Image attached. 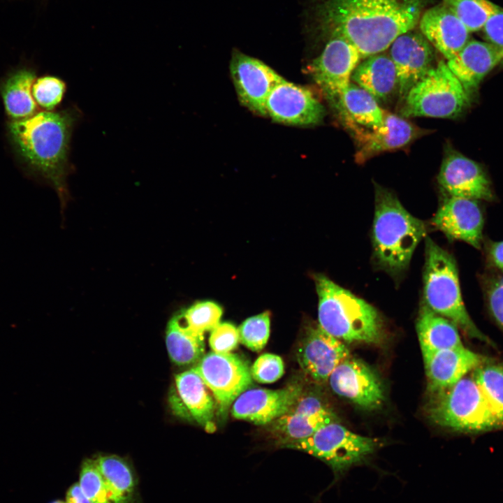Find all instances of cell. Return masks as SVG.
Segmentation results:
<instances>
[{
	"label": "cell",
	"mask_w": 503,
	"mask_h": 503,
	"mask_svg": "<svg viewBox=\"0 0 503 503\" xmlns=\"http://www.w3.org/2000/svg\"><path fill=\"white\" fill-rule=\"evenodd\" d=\"M432 0H315L307 28L328 38L342 36L362 59L389 48L401 34L414 29Z\"/></svg>",
	"instance_id": "1"
},
{
	"label": "cell",
	"mask_w": 503,
	"mask_h": 503,
	"mask_svg": "<svg viewBox=\"0 0 503 503\" xmlns=\"http://www.w3.org/2000/svg\"><path fill=\"white\" fill-rule=\"evenodd\" d=\"M78 117L73 108L38 110L6 123V136L19 165L28 175L52 187L62 205L68 196L70 142Z\"/></svg>",
	"instance_id": "2"
},
{
	"label": "cell",
	"mask_w": 503,
	"mask_h": 503,
	"mask_svg": "<svg viewBox=\"0 0 503 503\" xmlns=\"http://www.w3.org/2000/svg\"><path fill=\"white\" fill-rule=\"evenodd\" d=\"M374 188V258L380 269L397 278L407 269L417 245L425 236L426 226L391 191L377 184Z\"/></svg>",
	"instance_id": "3"
},
{
	"label": "cell",
	"mask_w": 503,
	"mask_h": 503,
	"mask_svg": "<svg viewBox=\"0 0 503 503\" xmlns=\"http://www.w3.org/2000/svg\"><path fill=\"white\" fill-rule=\"evenodd\" d=\"M319 298V325L333 337L348 342L379 344L385 335L378 310L326 276H314Z\"/></svg>",
	"instance_id": "4"
},
{
	"label": "cell",
	"mask_w": 503,
	"mask_h": 503,
	"mask_svg": "<svg viewBox=\"0 0 503 503\" xmlns=\"http://www.w3.org/2000/svg\"><path fill=\"white\" fill-rule=\"evenodd\" d=\"M425 240L424 304L451 321L469 337L494 347L493 342L476 327L465 307L454 258L430 237Z\"/></svg>",
	"instance_id": "5"
},
{
	"label": "cell",
	"mask_w": 503,
	"mask_h": 503,
	"mask_svg": "<svg viewBox=\"0 0 503 503\" xmlns=\"http://www.w3.org/2000/svg\"><path fill=\"white\" fill-rule=\"evenodd\" d=\"M425 406L435 424L463 433L502 428L473 377H464L446 389L429 393Z\"/></svg>",
	"instance_id": "6"
},
{
	"label": "cell",
	"mask_w": 503,
	"mask_h": 503,
	"mask_svg": "<svg viewBox=\"0 0 503 503\" xmlns=\"http://www.w3.org/2000/svg\"><path fill=\"white\" fill-rule=\"evenodd\" d=\"M380 446L378 439L354 433L335 421L283 448L303 451L328 465L335 477L333 486L351 468L365 463Z\"/></svg>",
	"instance_id": "7"
},
{
	"label": "cell",
	"mask_w": 503,
	"mask_h": 503,
	"mask_svg": "<svg viewBox=\"0 0 503 503\" xmlns=\"http://www.w3.org/2000/svg\"><path fill=\"white\" fill-rule=\"evenodd\" d=\"M469 102V93L442 60L409 90L401 115L404 117L453 118L462 113Z\"/></svg>",
	"instance_id": "8"
},
{
	"label": "cell",
	"mask_w": 503,
	"mask_h": 503,
	"mask_svg": "<svg viewBox=\"0 0 503 503\" xmlns=\"http://www.w3.org/2000/svg\"><path fill=\"white\" fill-rule=\"evenodd\" d=\"M211 391L217 412L225 416L229 407L252 384L249 363L235 353L210 352L192 367Z\"/></svg>",
	"instance_id": "9"
},
{
	"label": "cell",
	"mask_w": 503,
	"mask_h": 503,
	"mask_svg": "<svg viewBox=\"0 0 503 503\" xmlns=\"http://www.w3.org/2000/svg\"><path fill=\"white\" fill-rule=\"evenodd\" d=\"M326 39L323 50L307 68L326 98L335 108L362 57L357 48L346 38L336 36Z\"/></svg>",
	"instance_id": "10"
},
{
	"label": "cell",
	"mask_w": 503,
	"mask_h": 503,
	"mask_svg": "<svg viewBox=\"0 0 503 503\" xmlns=\"http://www.w3.org/2000/svg\"><path fill=\"white\" fill-rule=\"evenodd\" d=\"M229 67L241 104L256 115L267 116V99L284 78L263 61L237 49L232 52Z\"/></svg>",
	"instance_id": "11"
},
{
	"label": "cell",
	"mask_w": 503,
	"mask_h": 503,
	"mask_svg": "<svg viewBox=\"0 0 503 503\" xmlns=\"http://www.w3.org/2000/svg\"><path fill=\"white\" fill-rule=\"evenodd\" d=\"M328 381L335 393L364 409H378L385 401L379 375L360 359L347 358L333 371Z\"/></svg>",
	"instance_id": "12"
},
{
	"label": "cell",
	"mask_w": 503,
	"mask_h": 503,
	"mask_svg": "<svg viewBox=\"0 0 503 503\" xmlns=\"http://www.w3.org/2000/svg\"><path fill=\"white\" fill-rule=\"evenodd\" d=\"M267 115L272 121L294 126L321 123L325 108L308 88L284 79L270 92L265 103Z\"/></svg>",
	"instance_id": "13"
},
{
	"label": "cell",
	"mask_w": 503,
	"mask_h": 503,
	"mask_svg": "<svg viewBox=\"0 0 503 503\" xmlns=\"http://www.w3.org/2000/svg\"><path fill=\"white\" fill-rule=\"evenodd\" d=\"M337 421L336 415L318 395L302 394L289 411L270 424L276 445L305 439L328 423Z\"/></svg>",
	"instance_id": "14"
},
{
	"label": "cell",
	"mask_w": 503,
	"mask_h": 503,
	"mask_svg": "<svg viewBox=\"0 0 503 503\" xmlns=\"http://www.w3.org/2000/svg\"><path fill=\"white\" fill-rule=\"evenodd\" d=\"M396 70L399 96L404 101L409 90L432 68V45L421 31H408L389 47Z\"/></svg>",
	"instance_id": "15"
},
{
	"label": "cell",
	"mask_w": 503,
	"mask_h": 503,
	"mask_svg": "<svg viewBox=\"0 0 503 503\" xmlns=\"http://www.w3.org/2000/svg\"><path fill=\"white\" fill-rule=\"evenodd\" d=\"M349 356L344 343L319 324L307 328L297 352L302 370L317 384L327 382L335 367Z\"/></svg>",
	"instance_id": "16"
},
{
	"label": "cell",
	"mask_w": 503,
	"mask_h": 503,
	"mask_svg": "<svg viewBox=\"0 0 503 503\" xmlns=\"http://www.w3.org/2000/svg\"><path fill=\"white\" fill-rule=\"evenodd\" d=\"M213 398L203 379L191 367L175 376L168 403L175 415L194 421L207 431L212 432L217 409Z\"/></svg>",
	"instance_id": "17"
},
{
	"label": "cell",
	"mask_w": 503,
	"mask_h": 503,
	"mask_svg": "<svg viewBox=\"0 0 503 503\" xmlns=\"http://www.w3.org/2000/svg\"><path fill=\"white\" fill-rule=\"evenodd\" d=\"M302 394V388L293 384L270 390H247L233 402L232 416L256 425H266L287 413Z\"/></svg>",
	"instance_id": "18"
},
{
	"label": "cell",
	"mask_w": 503,
	"mask_h": 503,
	"mask_svg": "<svg viewBox=\"0 0 503 503\" xmlns=\"http://www.w3.org/2000/svg\"><path fill=\"white\" fill-rule=\"evenodd\" d=\"M437 180L450 196L476 201L493 198L490 183L481 166L458 152L444 157Z\"/></svg>",
	"instance_id": "19"
},
{
	"label": "cell",
	"mask_w": 503,
	"mask_h": 503,
	"mask_svg": "<svg viewBox=\"0 0 503 503\" xmlns=\"http://www.w3.org/2000/svg\"><path fill=\"white\" fill-rule=\"evenodd\" d=\"M432 223L450 239L481 247L483 217L476 200L449 196L438 208Z\"/></svg>",
	"instance_id": "20"
},
{
	"label": "cell",
	"mask_w": 503,
	"mask_h": 503,
	"mask_svg": "<svg viewBox=\"0 0 503 503\" xmlns=\"http://www.w3.org/2000/svg\"><path fill=\"white\" fill-rule=\"evenodd\" d=\"M423 358L428 393L452 386L469 372L490 360L464 346L423 354Z\"/></svg>",
	"instance_id": "21"
},
{
	"label": "cell",
	"mask_w": 503,
	"mask_h": 503,
	"mask_svg": "<svg viewBox=\"0 0 503 503\" xmlns=\"http://www.w3.org/2000/svg\"><path fill=\"white\" fill-rule=\"evenodd\" d=\"M353 131L358 140L355 159L358 163L381 152L406 146L424 133L405 119L386 112L384 123L379 128H359Z\"/></svg>",
	"instance_id": "22"
},
{
	"label": "cell",
	"mask_w": 503,
	"mask_h": 503,
	"mask_svg": "<svg viewBox=\"0 0 503 503\" xmlns=\"http://www.w3.org/2000/svg\"><path fill=\"white\" fill-rule=\"evenodd\" d=\"M418 24L423 35L447 60L455 57L469 41V31L442 3L426 9Z\"/></svg>",
	"instance_id": "23"
},
{
	"label": "cell",
	"mask_w": 503,
	"mask_h": 503,
	"mask_svg": "<svg viewBox=\"0 0 503 503\" xmlns=\"http://www.w3.org/2000/svg\"><path fill=\"white\" fill-rule=\"evenodd\" d=\"M503 61V52L488 42L469 41L446 64L469 93L484 77Z\"/></svg>",
	"instance_id": "24"
},
{
	"label": "cell",
	"mask_w": 503,
	"mask_h": 503,
	"mask_svg": "<svg viewBox=\"0 0 503 503\" xmlns=\"http://www.w3.org/2000/svg\"><path fill=\"white\" fill-rule=\"evenodd\" d=\"M35 70L27 66L15 68L0 79V96L8 120L29 117L38 110L32 94Z\"/></svg>",
	"instance_id": "25"
},
{
	"label": "cell",
	"mask_w": 503,
	"mask_h": 503,
	"mask_svg": "<svg viewBox=\"0 0 503 503\" xmlns=\"http://www.w3.org/2000/svg\"><path fill=\"white\" fill-rule=\"evenodd\" d=\"M351 80L371 94L378 103L387 101L398 89L395 65L390 56L384 53L364 59L353 71Z\"/></svg>",
	"instance_id": "26"
},
{
	"label": "cell",
	"mask_w": 503,
	"mask_h": 503,
	"mask_svg": "<svg viewBox=\"0 0 503 503\" xmlns=\"http://www.w3.org/2000/svg\"><path fill=\"white\" fill-rule=\"evenodd\" d=\"M335 108L353 131L359 128L375 129L384 123L385 111L377 100L351 82L341 94Z\"/></svg>",
	"instance_id": "27"
},
{
	"label": "cell",
	"mask_w": 503,
	"mask_h": 503,
	"mask_svg": "<svg viewBox=\"0 0 503 503\" xmlns=\"http://www.w3.org/2000/svg\"><path fill=\"white\" fill-rule=\"evenodd\" d=\"M416 331L423 355L463 346L458 327L425 304L420 308Z\"/></svg>",
	"instance_id": "28"
},
{
	"label": "cell",
	"mask_w": 503,
	"mask_h": 503,
	"mask_svg": "<svg viewBox=\"0 0 503 503\" xmlns=\"http://www.w3.org/2000/svg\"><path fill=\"white\" fill-rule=\"evenodd\" d=\"M94 460L111 492L124 503H136L138 476L129 460L115 454L99 455Z\"/></svg>",
	"instance_id": "29"
},
{
	"label": "cell",
	"mask_w": 503,
	"mask_h": 503,
	"mask_svg": "<svg viewBox=\"0 0 503 503\" xmlns=\"http://www.w3.org/2000/svg\"><path fill=\"white\" fill-rule=\"evenodd\" d=\"M166 345L170 360L180 366L196 363L205 355L204 339L184 330L175 315L167 325Z\"/></svg>",
	"instance_id": "30"
},
{
	"label": "cell",
	"mask_w": 503,
	"mask_h": 503,
	"mask_svg": "<svg viewBox=\"0 0 503 503\" xmlns=\"http://www.w3.org/2000/svg\"><path fill=\"white\" fill-rule=\"evenodd\" d=\"M472 374L503 428V363L489 360L475 369Z\"/></svg>",
	"instance_id": "31"
},
{
	"label": "cell",
	"mask_w": 503,
	"mask_h": 503,
	"mask_svg": "<svg viewBox=\"0 0 503 503\" xmlns=\"http://www.w3.org/2000/svg\"><path fill=\"white\" fill-rule=\"evenodd\" d=\"M222 309L212 301H201L182 310L175 316L179 324L187 332L204 339L220 321Z\"/></svg>",
	"instance_id": "32"
},
{
	"label": "cell",
	"mask_w": 503,
	"mask_h": 503,
	"mask_svg": "<svg viewBox=\"0 0 503 503\" xmlns=\"http://www.w3.org/2000/svg\"><path fill=\"white\" fill-rule=\"evenodd\" d=\"M465 24L469 32L483 29L485 24L500 7L489 0H442Z\"/></svg>",
	"instance_id": "33"
},
{
	"label": "cell",
	"mask_w": 503,
	"mask_h": 503,
	"mask_svg": "<svg viewBox=\"0 0 503 503\" xmlns=\"http://www.w3.org/2000/svg\"><path fill=\"white\" fill-rule=\"evenodd\" d=\"M78 483L92 503H124L107 486L94 458L82 461Z\"/></svg>",
	"instance_id": "34"
},
{
	"label": "cell",
	"mask_w": 503,
	"mask_h": 503,
	"mask_svg": "<svg viewBox=\"0 0 503 503\" xmlns=\"http://www.w3.org/2000/svg\"><path fill=\"white\" fill-rule=\"evenodd\" d=\"M270 316L268 312L246 319L238 328L239 341L254 351L262 350L270 335Z\"/></svg>",
	"instance_id": "35"
},
{
	"label": "cell",
	"mask_w": 503,
	"mask_h": 503,
	"mask_svg": "<svg viewBox=\"0 0 503 503\" xmlns=\"http://www.w3.org/2000/svg\"><path fill=\"white\" fill-rule=\"evenodd\" d=\"M65 91L64 82L52 75L36 78L32 87L33 97L43 110H53L61 101Z\"/></svg>",
	"instance_id": "36"
},
{
	"label": "cell",
	"mask_w": 503,
	"mask_h": 503,
	"mask_svg": "<svg viewBox=\"0 0 503 503\" xmlns=\"http://www.w3.org/2000/svg\"><path fill=\"white\" fill-rule=\"evenodd\" d=\"M284 372L282 359L280 356L272 353L261 355L251 367L253 379L262 384L276 381L281 378Z\"/></svg>",
	"instance_id": "37"
},
{
	"label": "cell",
	"mask_w": 503,
	"mask_h": 503,
	"mask_svg": "<svg viewBox=\"0 0 503 503\" xmlns=\"http://www.w3.org/2000/svg\"><path fill=\"white\" fill-rule=\"evenodd\" d=\"M210 332L209 344L214 352H231L239 342L238 328L232 323L219 322Z\"/></svg>",
	"instance_id": "38"
},
{
	"label": "cell",
	"mask_w": 503,
	"mask_h": 503,
	"mask_svg": "<svg viewBox=\"0 0 503 503\" xmlns=\"http://www.w3.org/2000/svg\"><path fill=\"white\" fill-rule=\"evenodd\" d=\"M488 301L493 318L503 329V277L495 279L489 286Z\"/></svg>",
	"instance_id": "39"
},
{
	"label": "cell",
	"mask_w": 503,
	"mask_h": 503,
	"mask_svg": "<svg viewBox=\"0 0 503 503\" xmlns=\"http://www.w3.org/2000/svg\"><path fill=\"white\" fill-rule=\"evenodd\" d=\"M483 31L487 42L503 52V9L500 8L490 17Z\"/></svg>",
	"instance_id": "40"
},
{
	"label": "cell",
	"mask_w": 503,
	"mask_h": 503,
	"mask_svg": "<svg viewBox=\"0 0 503 503\" xmlns=\"http://www.w3.org/2000/svg\"><path fill=\"white\" fill-rule=\"evenodd\" d=\"M66 503H92L82 492L78 482L71 485L65 495Z\"/></svg>",
	"instance_id": "41"
},
{
	"label": "cell",
	"mask_w": 503,
	"mask_h": 503,
	"mask_svg": "<svg viewBox=\"0 0 503 503\" xmlns=\"http://www.w3.org/2000/svg\"><path fill=\"white\" fill-rule=\"evenodd\" d=\"M490 257L494 264L503 270V241L495 242L490 249Z\"/></svg>",
	"instance_id": "42"
},
{
	"label": "cell",
	"mask_w": 503,
	"mask_h": 503,
	"mask_svg": "<svg viewBox=\"0 0 503 503\" xmlns=\"http://www.w3.org/2000/svg\"><path fill=\"white\" fill-rule=\"evenodd\" d=\"M48 503H66V502L64 500L57 499V500H54Z\"/></svg>",
	"instance_id": "43"
}]
</instances>
